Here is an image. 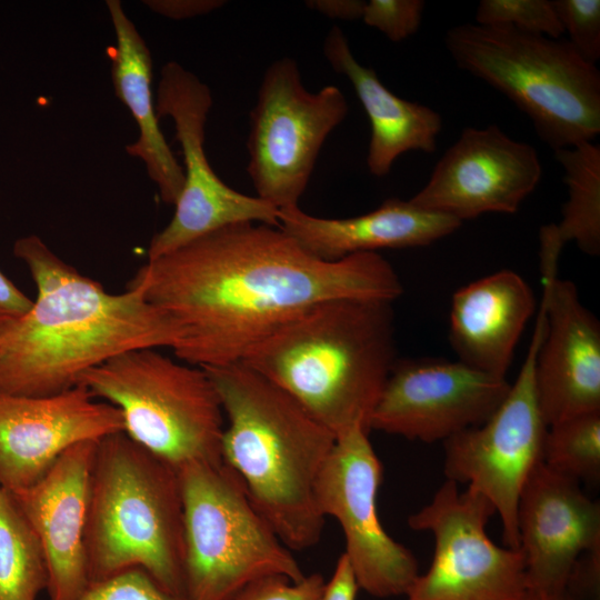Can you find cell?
<instances>
[{
    "mask_svg": "<svg viewBox=\"0 0 600 600\" xmlns=\"http://www.w3.org/2000/svg\"><path fill=\"white\" fill-rule=\"evenodd\" d=\"M158 118L172 120L183 156L184 183L169 223L151 240L147 260L168 254L228 226L257 222L279 227V209L224 183L208 161L206 123L213 99L210 88L176 61L162 66Z\"/></svg>",
    "mask_w": 600,
    "mask_h": 600,
    "instance_id": "7c38bea8",
    "label": "cell"
},
{
    "mask_svg": "<svg viewBox=\"0 0 600 600\" xmlns=\"http://www.w3.org/2000/svg\"><path fill=\"white\" fill-rule=\"evenodd\" d=\"M363 428L336 438L317 482L323 517L334 518L343 532L344 554L359 588L376 598L404 596L419 576V562L383 529L377 496L383 468Z\"/></svg>",
    "mask_w": 600,
    "mask_h": 600,
    "instance_id": "4fadbf2b",
    "label": "cell"
},
{
    "mask_svg": "<svg viewBox=\"0 0 600 600\" xmlns=\"http://www.w3.org/2000/svg\"><path fill=\"white\" fill-rule=\"evenodd\" d=\"M143 3L157 14L182 20L208 14L227 2L222 0H147Z\"/></svg>",
    "mask_w": 600,
    "mask_h": 600,
    "instance_id": "d6a6232c",
    "label": "cell"
},
{
    "mask_svg": "<svg viewBox=\"0 0 600 600\" xmlns=\"http://www.w3.org/2000/svg\"><path fill=\"white\" fill-rule=\"evenodd\" d=\"M228 424L222 460L290 550L321 538L324 517L317 482L336 436L293 397L243 362L202 368Z\"/></svg>",
    "mask_w": 600,
    "mask_h": 600,
    "instance_id": "3957f363",
    "label": "cell"
},
{
    "mask_svg": "<svg viewBox=\"0 0 600 600\" xmlns=\"http://www.w3.org/2000/svg\"><path fill=\"white\" fill-rule=\"evenodd\" d=\"M183 500L184 597L233 600L250 583L306 574L227 463L178 469Z\"/></svg>",
    "mask_w": 600,
    "mask_h": 600,
    "instance_id": "52a82bcc",
    "label": "cell"
},
{
    "mask_svg": "<svg viewBox=\"0 0 600 600\" xmlns=\"http://www.w3.org/2000/svg\"><path fill=\"white\" fill-rule=\"evenodd\" d=\"M324 582L320 573L306 574L297 582L268 577L247 586L233 600H320Z\"/></svg>",
    "mask_w": 600,
    "mask_h": 600,
    "instance_id": "4dcf8cb0",
    "label": "cell"
},
{
    "mask_svg": "<svg viewBox=\"0 0 600 600\" xmlns=\"http://www.w3.org/2000/svg\"><path fill=\"white\" fill-rule=\"evenodd\" d=\"M534 310L531 288L511 270L497 271L460 288L451 300L449 328L458 360L506 378Z\"/></svg>",
    "mask_w": 600,
    "mask_h": 600,
    "instance_id": "44dd1931",
    "label": "cell"
},
{
    "mask_svg": "<svg viewBox=\"0 0 600 600\" xmlns=\"http://www.w3.org/2000/svg\"><path fill=\"white\" fill-rule=\"evenodd\" d=\"M546 331L534 369L539 409L547 426L600 410V322L570 280L558 278L562 251L554 230L539 233Z\"/></svg>",
    "mask_w": 600,
    "mask_h": 600,
    "instance_id": "9a60e30c",
    "label": "cell"
},
{
    "mask_svg": "<svg viewBox=\"0 0 600 600\" xmlns=\"http://www.w3.org/2000/svg\"><path fill=\"white\" fill-rule=\"evenodd\" d=\"M556 14L569 34V42L588 62L600 58V1L553 0Z\"/></svg>",
    "mask_w": 600,
    "mask_h": 600,
    "instance_id": "83f0119b",
    "label": "cell"
},
{
    "mask_svg": "<svg viewBox=\"0 0 600 600\" xmlns=\"http://www.w3.org/2000/svg\"><path fill=\"white\" fill-rule=\"evenodd\" d=\"M128 284L179 324L172 349L188 364L242 361L278 328L323 301L393 302L403 287L378 252L326 261L280 227L243 222L208 233L139 268Z\"/></svg>",
    "mask_w": 600,
    "mask_h": 600,
    "instance_id": "6da1fadb",
    "label": "cell"
},
{
    "mask_svg": "<svg viewBox=\"0 0 600 600\" xmlns=\"http://www.w3.org/2000/svg\"><path fill=\"white\" fill-rule=\"evenodd\" d=\"M392 302L318 303L257 343L241 362L293 397L336 438L369 420L396 362Z\"/></svg>",
    "mask_w": 600,
    "mask_h": 600,
    "instance_id": "277c9868",
    "label": "cell"
},
{
    "mask_svg": "<svg viewBox=\"0 0 600 600\" xmlns=\"http://www.w3.org/2000/svg\"><path fill=\"white\" fill-rule=\"evenodd\" d=\"M422 0L366 1L361 19L390 41L399 42L414 34L421 24Z\"/></svg>",
    "mask_w": 600,
    "mask_h": 600,
    "instance_id": "f546056e",
    "label": "cell"
},
{
    "mask_svg": "<svg viewBox=\"0 0 600 600\" xmlns=\"http://www.w3.org/2000/svg\"><path fill=\"white\" fill-rule=\"evenodd\" d=\"M512 600H577L568 592H544L533 589H526L521 594Z\"/></svg>",
    "mask_w": 600,
    "mask_h": 600,
    "instance_id": "8d00e7d4",
    "label": "cell"
},
{
    "mask_svg": "<svg viewBox=\"0 0 600 600\" xmlns=\"http://www.w3.org/2000/svg\"><path fill=\"white\" fill-rule=\"evenodd\" d=\"M279 227L314 257L336 261L380 249L424 247L456 230L459 220L390 198L377 209L349 218H322L299 206L279 209Z\"/></svg>",
    "mask_w": 600,
    "mask_h": 600,
    "instance_id": "ffe728a7",
    "label": "cell"
},
{
    "mask_svg": "<svg viewBox=\"0 0 600 600\" xmlns=\"http://www.w3.org/2000/svg\"><path fill=\"white\" fill-rule=\"evenodd\" d=\"M511 383L459 360H396L369 420V430L426 443L487 421Z\"/></svg>",
    "mask_w": 600,
    "mask_h": 600,
    "instance_id": "5bb4252c",
    "label": "cell"
},
{
    "mask_svg": "<svg viewBox=\"0 0 600 600\" xmlns=\"http://www.w3.org/2000/svg\"><path fill=\"white\" fill-rule=\"evenodd\" d=\"M366 1L361 0H309L308 8L330 19L358 20L361 19Z\"/></svg>",
    "mask_w": 600,
    "mask_h": 600,
    "instance_id": "d590c367",
    "label": "cell"
},
{
    "mask_svg": "<svg viewBox=\"0 0 600 600\" xmlns=\"http://www.w3.org/2000/svg\"><path fill=\"white\" fill-rule=\"evenodd\" d=\"M32 302L33 300L0 270V324L22 317L31 308Z\"/></svg>",
    "mask_w": 600,
    "mask_h": 600,
    "instance_id": "e575fe53",
    "label": "cell"
},
{
    "mask_svg": "<svg viewBox=\"0 0 600 600\" xmlns=\"http://www.w3.org/2000/svg\"><path fill=\"white\" fill-rule=\"evenodd\" d=\"M476 21L480 26L510 27L554 39L564 33L548 0H482L477 7Z\"/></svg>",
    "mask_w": 600,
    "mask_h": 600,
    "instance_id": "4316f807",
    "label": "cell"
},
{
    "mask_svg": "<svg viewBox=\"0 0 600 600\" xmlns=\"http://www.w3.org/2000/svg\"><path fill=\"white\" fill-rule=\"evenodd\" d=\"M47 587L41 543L10 492L0 486V600H37Z\"/></svg>",
    "mask_w": 600,
    "mask_h": 600,
    "instance_id": "d4e9b609",
    "label": "cell"
},
{
    "mask_svg": "<svg viewBox=\"0 0 600 600\" xmlns=\"http://www.w3.org/2000/svg\"><path fill=\"white\" fill-rule=\"evenodd\" d=\"M359 589L351 564L342 553L331 578L324 582L320 600H356Z\"/></svg>",
    "mask_w": 600,
    "mask_h": 600,
    "instance_id": "836d02e7",
    "label": "cell"
},
{
    "mask_svg": "<svg viewBox=\"0 0 600 600\" xmlns=\"http://www.w3.org/2000/svg\"><path fill=\"white\" fill-rule=\"evenodd\" d=\"M13 254L29 269L37 297L27 313L0 324V394L61 393L118 354L173 349L181 340L179 324L141 288L110 293L34 234L17 239Z\"/></svg>",
    "mask_w": 600,
    "mask_h": 600,
    "instance_id": "7a4b0ae2",
    "label": "cell"
},
{
    "mask_svg": "<svg viewBox=\"0 0 600 600\" xmlns=\"http://www.w3.org/2000/svg\"><path fill=\"white\" fill-rule=\"evenodd\" d=\"M74 600H188L162 589L142 569H129L90 582Z\"/></svg>",
    "mask_w": 600,
    "mask_h": 600,
    "instance_id": "f1b7e54d",
    "label": "cell"
},
{
    "mask_svg": "<svg viewBox=\"0 0 600 600\" xmlns=\"http://www.w3.org/2000/svg\"><path fill=\"white\" fill-rule=\"evenodd\" d=\"M546 323L541 298L527 356L502 403L482 424L442 442L446 480L467 483L491 502L501 519L503 543L513 549L519 548L520 493L533 469L543 462L548 426L537 400L534 369Z\"/></svg>",
    "mask_w": 600,
    "mask_h": 600,
    "instance_id": "30bf717a",
    "label": "cell"
},
{
    "mask_svg": "<svg viewBox=\"0 0 600 600\" xmlns=\"http://www.w3.org/2000/svg\"><path fill=\"white\" fill-rule=\"evenodd\" d=\"M444 44L456 64L504 94L553 151L600 132V72L566 39L463 23Z\"/></svg>",
    "mask_w": 600,
    "mask_h": 600,
    "instance_id": "8992f818",
    "label": "cell"
},
{
    "mask_svg": "<svg viewBox=\"0 0 600 600\" xmlns=\"http://www.w3.org/2000/svg\"><path fill=\"white\" fill-rule=\"evenodd\" d=\"M86 556L90 582L142 569L184 597V522L179 471L123 431L97 442Z\"/></svg>",
    "mask_w": 600,
    "mask_h": 600,
    "instance_id": "5b68a950",
    "label": "cell"
},
{
    "mask_svg": "<svg viewBox=\"0 0 600 600\" xmlns=\"http://www.w3.org/2000/svg\"><path fill=\"white\" fill-rule=\"evenodd\" d=\"M78 384L118 408L123 432L177 469L222 461L224 414L204 369L136 349L86 371Z\"/></svg>",
    "mask_w": 600,
    "mask_h": 600,
    "instance_id": "ba28073f",
    "label": "cell"
},
{
    "mask_svg": "<svg viewBox=\"0 0 600 600\" xmlns=\"http://www.w3.org/2000/svg\"><path fill=\"white\" fill-rule=\"evenodd\" d=\"M543 463L578 481L600 479V410L548 427Z\"/></svg>",
    "mask_w": 600,
    "mask_h": 600,
    "instance_id": "484cf974",
    "label": "cell"
},
{
    "mask_svg": "<svg viewBox=\"0 0 600 600\" xmlns=\"http://www.w3.org/2000/svg\"><path fill=\"white\" fill-rule=\"evenodd\" d=\"M97 442L74 444L37 482L10 492L41 543L49 600H74L90 583L84 540Z\"/></svg>",
    "mask_w": 600,
    "mask_h": 600,
    "instance_id": "d6986e66",
    "label": "cell"
},
{
    "mask_svg": "<svg viewBox=\"0 0 600 600\" xmlns=\"http://www.w3.org/2000/svg\"><path fill=\"white\" fill-rule=\"evenodd\" d=\"M517 528L527 588L562 592L580 554L600 546V503L541 462L520 493Z\"/></svg>",
    "mask_w": 600,
    "mask_h": 600,
    "instance_id": "ac0fdd59",
    "label": "cell"
},
{
    "mask_svg": "<svg viewBox=\"0 0 600 600\" xmlns=\"http://www.w3.org/2000/svg\"><path fill=\"white\" fill-rule=\"evenodd\" d=\"M542 176L537 150L498 126L466 128L409 200L460 222L483 213H516Z\"/></svg>",
    "mask_w": 600,
    "mask_h": 600,
    "instance_id": "2e32d148",
    "label": "cell"
},
{
    "mask_svg": "<svg viewBox=\"0 0 600 600\" xmlns=\"http://www.w3.org/2000/svg\"><path fill=\"white\" fill-rule=\"evenodd\" d=\"M106 6L116 37V44L110 50L114 92L130 111L139 131L136 141L126 147L127 153L142 161L160 199L174 206L183 188L184 174L159 127L151 88L150 49L121 1L107 0Z\"/></svg>",
    "mask_w": 600,
    "mask_h": 600,
    "instance_id": "603a6c76",
    "label": "cell"
},
{
    "mask_svg": "<svg viewBox=\"0 0 600 600\" xmlns=\"http://www.w3.org/2000/svg\"><path fill=\"white\" fill-rule=\"evenodd\" d=\"M348 112L338 87L309 91L294 59L274 60L250 112L247 171L257 197L278 209L299 206L323 143Z\"/></svg>",
    "mask_w": 600,
    "mask_h": 600,
    "instance_id": "9c48e42d",
    "label": "cell"
},
{
    "mask_svg": "<svg viewBox=\"0 0 600 600\" xmlns=\"http://www.w3.org/2000/svg\"><path fill=\"white\" fill-rule=\"evenodd\" d=\"M566 592L577 600H596L600 594V546L584 551L569 574Z\"/></svg>",
    "mask_w": 600,
    "mask_h": 600,
    "instance_id": "1f68e13d",
    "label": "cell"
},
{
    "mask_svg": "<svg viewBox=\"0 0 600 600\" xmlns=\"http://www.w3.org/2000/svg\"><path fill=\"white\" fill-rule=\"evenodd\" d=\"M496 513L481 493L446 480L431 501L408 517V526L433 537V557L406 600H512L527 589L520 548L500 547L487 534Z\"/></svg>",
    "mask_w": 600,
    "mask_h": 600,
    "instance_id": "8fae6325",
    "label": "cell"
},
{
    "mask_svg": "<svg viewBox=\"0 0 600 600\" xmlns=\"http://www.w3.org/2000/svg\"><path fill=\"white\" fill-rule=\"evenodd\" d=\"M323 54L331 68L350 81L368 116L371 134L367 166L371 174L387 176L394 161L408 151L436 150L442 128L440 114L390 91L372 68L354 58L340 27L333 26L327 33Z\"/></svg>",
    "mask_w": 600,
    "mask_h": 600,
    "instance_id": "7402d4cb",
    "label": "cell"
},
{
    "mask_svg": "<svg viewBox=\"0 0 600 600\" xmlns=\"http://www.w3.org/2000/svg\"><path fill=\"white\" fill-rule=\"evenodd\" d=\"M564 170L568 199L556 224L563 244L573 241L588 256L600 254V147L592 141L554 151Z\"/></svg>",
    "mask_w": 600,
    "mask_h": 600,
    "instance_id": "cb8c5ba5",
    "label": "cell"
},
{
    "mask_svg": "<svg viewBox=\"0 0 600 600\" xmlns=\"http://www.w3.org/2000/svg\"><path fill=\"white\" fill-rule=\"evenodd\" d=\"M120 431L119 409L82 384L44 397L0 394V486L28 488L69 448Z\"/></svg>",
    "mask_w": 600,
    "mask_h": 600,
    "instance_id": "e0dca14e",
    "label": "cell"
}]
</instances>
